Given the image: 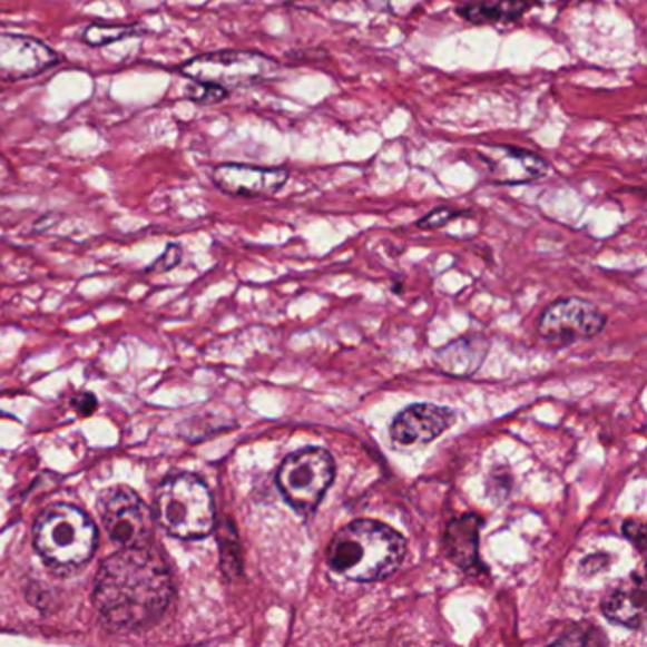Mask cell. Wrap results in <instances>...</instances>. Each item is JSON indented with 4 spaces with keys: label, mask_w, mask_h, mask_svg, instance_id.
Masks as SVG:
<instances>
[{
    "label": "cell",
    "mask_w": 647,
    "mask_h": 647,
    "mask_svg": "<svg viewBox=\"0 0 647 647\" xmlns=\"http://www.w3.org/2000/svg\"><path fill=\"white\" fill-rule=\"evenodd\" d=\"M218 549H220V568L225 571L226 579L236 581L244 571V558L236 528L228 519L218 528Z\"/></svg>",
    "instance_id": "e0dca14e"
},
{
    "label": "cell",
    "mask_w": 647,
    "mask_h": 647,
    "mask_svg": "<svg viewBox=\"0 0 647 647\" xmlns=\"http://www.w3.org/2000/svg\"><path fill=\"white\" fill-rule=\"evenodd\" d=\"M366 4L374 10H390V0H366Z\"/></svg>",
    "instance_id": "d4e9b609"
},
{
    "label": "cell",
    "mask_w": 647,
    "mask_h": 647,
    "mask_svg": "<svg viewBox=\"0 0 647 647\" xmlns=\"http://www.w3.org/2000/svg\"><path fill=\"white\" fill-rule=\"evenodd\" d=\"M143 32L145 29L141 26H90L82 32V40L94 48H101L118 40L139 37Z\"/></svg>",
    "instance_id": "ac0fdd59"
},
{
    "label": "cell",
    "mask_w": 647,
    "mask_h": 647,
    "mask_svg": "<svg viewBox=\"0 0 647 647\" xmlns=\"http://www.w3.org/2000/svg\"><path fill=\"white\" fill-rule=\"evenodd\" d=\"M406 539L379 520H353L334 533L327 547L333 571L360 584L393 576L403 565Z\"/></svg>",
    "instance_id": "7a4b0ae2"
},
{
    "label": "cell",
    "mask_w": 647,
    "mask_h": 647,
    "mask_svg": "<svg viewBox=\"0 0 647 647\" xmlns=\"http://www.w3.org/2000/svg\"><path fill=\"white\" fill-rule=\"evenodd\" d=\"M336 465L325 449L296 450L277 469V488L296 513L312 514L333 484Z\"/></svg>",
    "instance_id": "8992f818"
},
{
    "label": "cell",
    "mask_w": 647,
    "mask_h": 647,
    "mask_svg": "<svg viewBox=\"0 0 647 647\" xmlns=\"http://www.w3.org/2000/svg\"><path fill=\"white\" fill-rule=\"evenodd\" d=\"M538 0H496V2H469L458 8L463 20L471 23H498L519 20Z\"/></svg>",
    "instance_id": "2e32d148"
},
{
    "label": "cell",
    "mask_w": 647,
    "mask_h": 647,
    "mask_svg": "<svg viewBox=\"0 0 647 647\" xmlns=\"http://www.w3.org/2000/svg\"><path fill=\"white\" fill-rule=\"evenodd\" d=\"M220 193L239 198H268L280 193L288 180L287 167H258L220 164L212 174Z\"/></svg>",
    "instance_id": "30bf717a"
},
{
    "label": "cell",
    "mask_w": 647,
    "mask_h": 647,
    "mask_svg": "<svg viewBox=\"0 0 647 647\" xmlns=\"http://www.w3.org/2000/svg\"><path fill=\"white\" fill-rule=\"evenodd\" d=\"M609 565L608 555H592V557L585 558L584 562H581V571L584 574H596V571H602L606 566Z\"/></svg>",
    "instance_id": "cb8c5ba5"
},
{
    "label": "cell",
    "mask_w": 647,
    "mask_h": 647,
    "mask_svg": "<svg viewBox=\"0 0 647 647\" xmlns=\"http://www.w3.org/2000/svg\"><path fill=\"white\" fill-rule=\"evenodd\" d=\"M488 352V344L482 339L455 340L450 346L435 353V363L450 376H471Z\"/></svg>",
    "instance_id": "9a60e30c"
},
{
    "label": "cell",
    "mask_w": 647,
    "mask_h": 647,
    "mask_svg": "<svg viewBox=\"0 0 647 647\" xmlns=\"http://www.w3.org/2000/svg\"><path fill=\"white\" fill-rule=\"evenodd\" d=\"M479 530H481V519L477 514H465L447 526V533H444L447 557L462 570L474 571L481 568Z\"/></svg>",
    "instance_id": "5bb4252c"
},
{
    "label": "cell",
    "mask_w": 647,
    "mask_h": 647,
    "mask_svg": "<svg viewBox=\"0 0 647 647\" xmlns=\"http://www.w3.org/2000/svg\"><path fill=\"white\" fill-rule=\"evenodd\" d=\"M171 600V571L150 545L122 547L97 571L94 606L112 633H137L153 627Z\"/></svg>",
    "instance_id": "6da1fadb"
},
{
    "label": "cell",
    "mask_w": 647,
    "mask_h": 647,
    "mask_svg": "<svg viewBox=\"0 0 647 647\" xmlns=\"http://www.w3.org/2000/svg\"><path fill=\"white\" fill-rule=\"evenodd\" d=\"M608 317L595 304L581 298H562L545 310L539 320V336L551 346L566 347L581 340L595 339Z\"/></svg>",
    "instance_id": "ba28073f"
},
{
    "label": "cell",
    "mask_w": 647,
    "mask_h": 647,
    "mask_svg": "<svg viewBox=\"0 0 647 647\" xmlns=\"http://www.w3.org/2000/svg\"><path fill=\"white\" fill-rule=\"evenodd\" d=\"M99 517L112 541L122 547L148 545L155 533V513L128 487L105 490L99 498Z\"/></svg>",
    "instance_id": "52a82bcc"
},
{
    "label": "cell",
    "mask_w": 647,
    "mask_h": 647,
    "mask_svg": "<svg viewBox=\"0 0 647 647\" xmlns=\"http://www.w3.org/2000/svg\"><path fill=\"white\" fill-rule=\"evenodd\" d=\"M479 156L496 185H522L549 174L547 160L525 148L481 145Z\"/></svg>",
    "instance_id": "7c38bea8"
},
{
    "label": "cell",
    "mask_w": 647,
    "mask_h": 647,
    "mask_svg": "<svg viewBox=\"0 0 647 647\" xmlns=\"http://www.w3.org/2000/svg\"><path fill=\"white\" fill-rule=\"evenodd\" d=\"M32 541L48 568L71 574L86 565L97 549V528L78 507H48L35 522Z\"/></svg>",
    "instance_id": "3957f363"
},
{
    "label": "cell",
    "mask_w": 647,
    "mask_h": 647,
    "mask_svg": "<svg viewBox=\"0 0 647 647\" xmlns=\"http://www.w3.org/2000/svg\"><path fill=\"white\" fill-rule=\"evenodd\" d=\"M53 48L26 35L0 32V80H26L58 65Z\"/></svg>",
    "instance_id": "9c48e42d"
},
{
    "label": "cell",
    "mask_w": 647,
    "mask_h": 647,
    "mask_svg": "<svg viewBox=\"0 0 647 647\" xmlns=\"http://www.w3.org/2000/svg\"><path fill=\"white\" fill-rule=\"evenodd\" d=\"M155 519L174 538L209 536L215 528V506L206 482L190 473L167 477L156 490Z\"/></svg>",
    "instance_id": "277c9868"
},
{
    "label": "cell",
    "mask_w": 647,
    "mask_h": 647,
    "mask_svg": "<svg viewBox=\"0 0 647 647\" xmlns=\"http://www.w3.org/2000/svg\"><path fill=\"white\" fill-rule=\"evenodd\" d=\"M460 213L452 212L449 207H439L435 212L428 213L422 220H418V226L423 228V231H435V228H441V226L447 225L449 220L458 217Z\"/></svg>",
    "instance_id": "ffe728a7"
},
{
    "label": "cell",
    "mask_w": 647,
    "mask_h": 647,
    "mask_svg": "<svg viewBox=\"0 0 647 647\" xmlns=\"http://www.w3.org/2000/svg\"><path fill=\"white\" fill-rule=\"evenodd\" d=\"M180 261V247L177 245H169L166 253L161 255L155 264H153V272H167V269L174 268L175 264H179Z\"/></svg>",
    "instance_id": "7402d4cb"
},
{
    "label": "cell",
    "mask_w": 647,
    "mask_h": 647,
    "mask_svg": "<svg viewBox=\"0 0 647 647\" xmlns=\"http://www.w3.org/2000/svg\"><path fill=\"white\" fill-rule=\"evenodd\" d=\"M602 614L608 621L621 627H644L646 621V585L644 577L633 576L627 581L617 585L602 602Z\"/></svg>",
    "instance_id": "4fadbf2b"
},
{
    "label": "cell",
    "mask_w": 647,
    "mask_h": 647,
    "mask_svg": "<svg viewBox=\"0 0 647 647\" xmlns=\"http://www.w3.org/2000/svg\"><path fill=\"white\" fill-rule=\"evenodd\" d=\"M72 406L80 416H90L91 412L96 411L97 401L91 393H80L72 399Z\"/></svg>",
    "instance_id": "603a6c76"
},
{
    "label": "cell",
    "mask_w": 647,
    "mask_h": 647,
    "mask_svg": "<svg viewBox=\"0 0 647 647\" xmlns=\"http://www.w3.org/2000/svg\"><path fill=\"white\" fill-rule=\"evenodd\" d=\"M180 72L193 82L209 84L232 91L268 82L280 75V63L264 53L220 50L188 59Z\"/></svg>",
    "instance_id": "5b68a950"
},
{
    "label": "cell",
    "mask_w": 647,
    "mask_h": 647,
    "mask_svg": "<svg viewBox=\"0 0 647 647\" xmlns=\"http://www.w3.org/2000/svg\"><path fill=\"white\" fill-rule=\"evenodd\" d=\"M455 422L454 412L439 404H412L399 412L391 423L390 435L399 447L428 444L449 431Z\"/></svg>",
    "instance_id": "8fae6325"
},
{
    "label": "cell",
    "mask_w": 647,
    "mask_h": 647,
    "mask_svg": "<svg viewBox=\"0 0 647 647\" xmlns=\"http://www.w3.org/2000/svg\"><path fill=\"white\" fill-rule=\"evenodd\" d=\"M186 97L196 104L212 105L226 99L228 91L217 88V86H209V84L194 82V88L186 90Z\"/></svg>",
    "instance_id": "d6986e66"
},
{
    "label": "cell",
    "mask_w": 647,
    "mask_h": 647,
    "mask_svg": "<svg viewBox=\"0 0 647 647\" xmlns=\"http://www.w3.org/2000/svg\"><path fill=\"white\" fill-rule=\"evenodd\" d=\"M623 533H625V538L630 543H635L640 551H644V545H646V526L641 525L640 520H625Z\"/></svg>",
    "instance_id": "44dd1931"
}]
</instances>
